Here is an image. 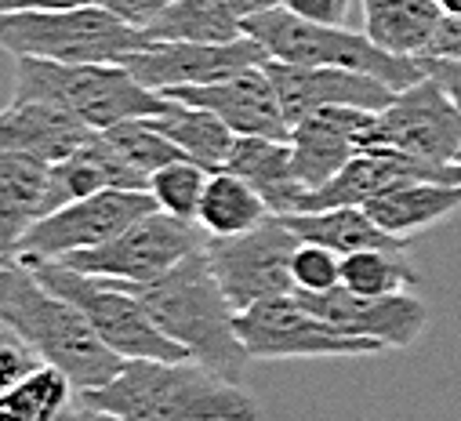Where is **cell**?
<instances>
[{
	"mask_svg": "<svg viewBox=\"0 0 461 421\" xmlns=\"http://www.w3.org/2000/svg\"><path fill=\"white\" fill-rule=\"evenodd\" d=\"M73 414L121 417V421H233L258 417L262 407L196 360H153L135 356L98 389H84L73 399Z\"/></svg>",
	"mask_w": 461,
	"mask_h": 421,
	"instance_id": "6da1fadb",
	"label": "cell"
},
{
	"mask_svg": "<svg viewBox=\"0 0 461 421\" xmlns=\"http://www.w3.org/2000/svg\"><path fill=\"white\" fill-rule=\"evenodd\" d=\"M113 283L131 291L142 301V309L153 316V324L171 342H178L189 353V360H196L200 367H207L225 381L244 385L251 356L237 338V324H233L237 309L221 294L203 247L189 251L182 262H175L167 273L153 280L142 283L113 280Z\"/></svg>",
	"mask_w": 461,
	"mask_h": 421,
	"instance_id": "7a4b0ae2",
	"label": "cell"
},
{
	"mask_svg": "<svg viewBox=\"0 0 461 421\" xmlns=\"http://www.w3.org/2000/svg\"><path fill=\"white\" fill-rule=\"evenodd\" d=\"M0 324L30 342L44 363L59 367L77 392L105 385L124 367V356L95 335L84 312L15 258L0 262Z\"/></svg>",
	"mask_w": 461,
	"mask_h": 421,
	"instance_id": "3957f363",
	"label": "cell"
},
{
	"mask_svg": "<svg viewBox=\"0 0 461 421\" xmlns=\"http://www.w3.org/2000/svg\"><path fill=\"white\" fill-rule=\"evenodd\" d=\"M12 98L51 102L95 131L160 113L167 102V94L146 87L124 62H55L33 55L15 58Z\"/></svg>",
	"mask_w": 461,
	"mask_h": 421,
	"instance_id": "277c9868",
	"label": "cell"
},
{
	"mask_svg": "<svg viewBox=\"0 0 461 421\" xmlns=\"http://www.w3.org/2000/svg\"><path fill=\"white\" fill-rule=\"evenodd\" d=\"M153 44L146 30L124 22L102 4L80 8H19L0 12V48L8 55H33L55 62H124L131 51Z\"/></svg>",
	"mask_w": 461,
	"mask_h": 421,
	"instance_id": "5b68a950",
	"label": "cell"
},
{
	"mask_svg": "<svg viewBox=\"0 0 461 421\" xmlns=\"http://www.w3.org/2000/svg\"><path fill=\"white\" fill-rule=\"evenodd\" d=\"M244 33L255 37L269 58L298 62V66H338V69L371 73L382 84H389L393 91H403L425 76L418 58L393 55V51L378 48L367 33H357L349 26L305 22V19L291 15L284 4L258 12V15H248Z\"/></svg>",
	"mask_w": 461,
	"mask_h": 421,
	"instance_id": "8992f818",
	"label": "cell"
},
{
	"mask_svg": "<svg viewBox=\"0 0 461 421\" xmlns=\"http://www.w3.org/2000/svg\"><path fill=\"white\" fill-rule=\"evenodd\" d=\"M23 265H30L51 291H59L62 298H69L84 312V320L95 327V335L113 353H117V356H124V360H135V356L185 360L189 356L178 342H171L153 324V316L142 309V301L131 291L117 287L113 280H102V276L69 269L62 262H23Z\"/></svg>",
	"mask_w": 461,
	"mask_h": 421,
	"instance_id": "52a82bcc",
	"label": "cell"
},
{
	"mask_svg": "<svg viewBox=\"0 0 461 421\" xmlns=\"http://www.w3.org/2000/svg\"><path fill=\"white\" fill-rule=\"evenodd\" d=\"M233 324L251 360H327V356L360 360L385 353V345L375 338L345 335L334 324H327L323 316H316L298 301L294 291L237 309Z\"/></svg>",
	"mask_w": 461,
	"mask_h": 421,
	"instance_id": "ba28073f",
	"label": "cell"
},
{
	"mask_svg": "<svg viewBox=\"0 0 461 421\" xmlns=\"http://www.w3.org/2000/svg\"><path fill=\"white\" fill-rule=\"evenodd\" d=\"M153 207L157 200L149 196V189H98V193L77 196L48 210L44 219H37L26 229V237L15 247V258L19 262H59L73 251L98 247Z\"/></svg>",
	"mask_w": 461,
	"mask_h": 421,
	"instance_id": "9c48e42d",
	"label": "cell"
},
{
	"mask_svg": "<svg viewBox=\"0 0 461 421\" xmlns=\"http://www.w3.org/2000/svg\"><path fill=\"white\" fill-rule=\"evenodd\" d=\"M203 244H207V233L196 222L175 219L167 210L153 207L142 219H135L131 226H124L113 240L87 247V251H73L59 262L69 269L102 276V280L142 283V280L167 273L175 262H182L189 251H196Z\"/></svg>",
	"mask_w": 461,
	"mask_h": 421,
	"instance_id": "30bf717a",
	"label": "cell"
},
{
	"mask_svg": "<svg viewBox=\"0 0 461 421\" xmlns=\"http://www.w3.org/2000/svg\"><path fill=\"white\" fill-rule=\"evenodd\" d=\"M302 240L287 229L280 215H269L262 226L237 233V237H207L203 251L211 273L233 309H248L262 298L291 294L294 273L291 258Z\"/></svg>",
	"mask_w": 461,
	"mask_h": 421,
	"instance_id": "8fae6325",
	"label": "cell"
},
{
	"mask_svg": "<svg viewBox=\"0 0 461 421\" xmlns=\"http://www.w3.org/2000/svg\"><path fill=\"white\" fill-rule=\"evenodd\" d=\"M371 146H396L421 160L457 164L461 153V110L443 94L432 76L396 91L385 110L375 113Z\"/></svg>",
	"mask_w": 461,
	"mask_h": 421,
	"instance_id": "7c38bea8",
	"label": "cell"
},
{
	"mask_svg": "<svg viewBox=\"0 0 461 421\" xmlns=\"http://www.w3.org/2000/svg\"><path fill=\"white\" fill-rule=\"evenodd\" d=\"M305 309L323 316L345 335L375 338L385 349H407L418 342V335L429 327V305L411 294H357L349 287H327V291H294Z\"/></svg>",
	"mask_w": 461,
	"mask_h": 421,
	"instance_id": "4fadbf2b",
	"label": "cell"
},
{
	"mask_svg": "<svg viewBox=\"0 0 461 421\" xmlns=\"http://www.w3.org/2000/svg\"><path fill=\"white\" fill-rule=\"evenodd\" d=\"M167 98H182L193 105H203L218 121H225L237 135H266V139H291V121L280 105V94L273 87V76L266 62L240 66L229 76H218L211 84L193 87H171L160 91Z\"/></svg>",
	"mask_w": 461,
	"mask_h": 421,
	"instance_id": "5bb4252c",
	"label": "cell"
},
{
	"mask_svg": "<svg viewBox=\"0 0 461 421\" xmlns=\"http://www.w3.org/2000/svg\"><path fill=\"white\" fill-rule=\"evenodd\" d=\"M269 55L255 37H237L225 44H196V40H153L124 58V66L153 91L171 87H193L211 84L218 76H229L240 66L266 62Z\"/></svg>",
	"mask_w": 461,
	"mask_h": 421,
	"instance_id": "9a60e30c",
	"label": "cell"
},
{
	"mask_svg": "<svg viewBox=\"0 0 461 421\" xmlns=\"http://www.w3.org/2000/svg\"><path fill=\"white\" fill-rule=\"evenodd\" d=\"M375 110L360 105H323L291 124V164L305 189H320L360 149L371 146Z\"/></svg>",
	"mask_w": 461,
	"mask_h": 421,
	"instance_id": "2e32d148",
	"label": "cell"
},
{
	"mask_svg": "<svg viewBox=\"0 0 461 421\" xmlns=\"http://www.w3.org/2000/svg\"><path fill=\"white\" fill-rule=\"evenodd\" d=\"M266 69L273 76V87L280 94V105L291 124L312 110H323V105H360V110L378 113L396 98L389 84H382L371 73H357V69L298 66V62H280V58H266Z\"/></svg>",
	"mask_w": 461,
	"mask_h": 421,
	"instance_id": "e0dca14e",
	"label": "cell"
},
{
	"mask_svg": "<svg viewBox=\"0 0 461 421\" xmlns=\"http://www.w3.org/2000/svg\"><path fill=\"white\" fill-rule=\"evenodd\" d=\"M95 135L84 121L59 110L51 102H26L12 98L0 110V149L12 153H33L48 164L66 160L77 146H84Z\"/></svg>",
	"mask_w": 461,
	"mask_h": 421,
	"instance_id": "ac0fdd59",
	"label": "cell"
},
{
	"mask_svg": "<svg viewBox=\"0 0 461 421\" xmlns=\"http://www.w3.org/2000/svg\"><path fill=\"white\" fill-rule=\"evenodd\" d=\"M225 171L240 175L273 215H294L305 203V185L294 175L291 164V142L287 139H266V135H237L229 149Z\"/></svg>",
	"mask_w": 461,
	"mask_h": 421,
	"instance_id": "d6986e66",
	"label": "cell"
},
{
	"mask_svg": "<svg viewBox=\"0 0 461 421\" xmlns=\"http://www.w3.org/2000/svg\"><path fill=\"white\" fill-rule=\"evenodd\" d=\"M98 189H146V178L109 146V139L102 131H95L66 160L51 164L44 215H48V210H55V207H62V203H69V200H77V196L98 193Z\"/></svg>",
	"mask_w": 461,
	"mask_h": 421,
	"instance_id": "ffe728a7",
	"label": "cell"
},
{
	"mask_svg": "<svg viewBox=\"0 0 461 421\" xmlns=\"http://www.w3.org/2000/svg\"><path fill=\"white\" fill-rule=\"evenodd\" d=\"M51 164L33 153L0 149V255L15 258L26 229L48 207Z\"/></svg>",
	"mask_w": 461,
	"mask_h": 421,
	"instance_id": "44dd1931",
	"label": "cell"
},
{
	"mask_svg": "<svg viewBox=\"0 0 461 421\" xmlns=\"http://www.w3.org/2000/svg\"><path fill=\"white\" fill-rule=\"evenodd\" d=\"M367 215L393 237L414 240L418 233L447 222L461 207V182H400L378 196H371Z\"/></svg>",
	"mask_w": 461,
	"mask_h": 421,
	"instance_id": "7402d4cb",
	"label": "cell"
},
{
	"mask_svg": "<svg viewBox=\"0 0 461 421\" xmlns=\"http://www.w3.org/2000/svg\"><path fill=\"white\" fill-rule=\"evenodd\" d=\"M287 222V229L298 240L309 244H323L338 255L349 251H364V247H393V251H407L411 240H400L393 233H385L371 215L367 207H353V203H338V207H312V210H294V215H280Z\"/></svg>",
	"mask_w": 461,
	"mask_h": 421,
	"instance_id": "603a6c76",
	"label": "cell"
},
{
	"mask_svg": "<svg viewBox=\"0 0 461 421\" xmlns=\"http://www.w3.org/2000/svg\"><path fill=\"white\" fill-rule=\"evenodd\" d=\"M439 22L443 12L436 0H364V33L393 55H429Z\"/></svg>",
	"mask_w": 461,
	"mask_h": 421,
	"instance_id": "cb8c5ba5",
	"label": "cell"
},
{
	"mask_svg": "<svg viewBox=\"0 0 461 421\" xmlns=\"http://www.w3.org/2000/svg\"><path fill=\"white\" fill-rule=\"evenodd\" d=\"M146 121L157 131H164L189 160H196L207 171H221L225 167L229 149H233V139H237V131L229 128L225 121H218L211 110L193 105V102H182V98H167L164 110L149 113Z\"/></svg>",
	"mask_w": 461,
	"mask_h": 421,
	"instance_id": "d4e9b609",
	"label": "cell"
},
{
	"mask_svg": "<svg viewBox=\"0 0 461 421\" xmlns=\"http://www.w3.org/2000/svg\"><path fill=\"white\" fill-rule=\"evenodd\" d=\"M273 210L266 207V200L233 171H211L200 207H196V226L207 237H237L248 233L255 226H262Z\"/></svg>",
	"mask_w": 461,
	"mask_h": 421,
	"instance_id": "484cf974",
	"label": "cell"
},
{
	"mask_svg": "<svg viewBox=\"0 0 461 421\" xmlns=\"http://www.w3.org/2000/svg\"><path fill=\"white\" fill-rule=\"evenodd\" d=\"M149 40H196L225 44L244 37V19L229 0H171V4L146 26Z\"/></svg>",
	"mask_w": 461,
	"mask_h": 421,
	"instance_id": "4316f807",
	"label": "cell"
},
{
	"mask_svg": "<svg viewBox=\"0 0 461 421\" xmlns=\"http://www.w3.org/2000/svg\"><path fill=\"white\" fill-rule=\"evenodd\" d=\"M77 385L51 363H41L30 371L15 389L0 396V417L15 421H55L62 414H73Z\"/></svg>",
	"mask_w": 461,
	"mask_h": 421,
	"instance_id": "83f0119b",
	"label": "cell"
},
{
	"mask_svg": "<svg viewBox=\"0 0 461 421\" xmlns=\"http://www.w3.org/2000/svg\"><path fill=\"white\" fill-rule=\"evenodd\" d=\"M418 283V269L403 251L393 247H364L341 255V287L357 294H400Z\"/></svg>",
	"mask_w": 461,
	"mask_h": 421,
	"instance_id": "f1b7e54d",
	"label": "cell"
},
{
	"mask_svg": "<svg viewBox=\"0 0 461 421\" xmlns=\"http://www.w3.org/2000/svg\"><path fill=\"white\" fill-rule=\"evenodd\" d=\"M207 175H211V171L200 167L196 160L178 157V160L157 167V171L146 178V189H149V196L157 200L160 210H167V215H175V219L196 222V207H200Z\"/></svg>",
	"mask_w": 461,
	"mask_h": 421,
	"instance_id": "f546056e",
	"label": "cell"
},
{
	"mask_svg": "<svg viewBox=\"0 0 461 421\" xmlns=\"http://www.w3.org/2000/svg\"><path fill=\"white\" fill-rule=\"evenodd\" d=\"M105 139H109V146L117 149L142 178H149L157 167H164V164H171V160H178V157H185L164 131H157L146 117H135V121H121V124H113V128H105L102 131Z\"/></svg>",
	"mask_w": 461,
	"mask_h": 421,
	"instance_id": "4dcf8cb0",
	"label": "cell"
},
{
	"mask_svg": "<svg viewBox=\"0 0 461 421\" xmlns=\"http://www.w3.org/2000/svg\"><path fill=\"white\" fill-rule=\"evenodd\" d=\"M291 273H294V291H327V287L341 283V255L323 244L302 240L294 247Z\"/></svg>",
	"mask_w": 461,
	"mask_h": 421,
	"instance_id": "1f68e13d",
	"label": "cell"
},
{
	"mask_svg": "<svg viewBox=\"0 0 461 421\" xmlns=\"http://www.w3.org/2000/svg\"><path fill=\"white\" fill-rule=\"evenodd\" d=\"M44 360L37 356V349L30 342H23L12 327L0 324V396L8 389H15L30 371H37Z\"/></svg>",
	"mask_w": 461,
	"mask_h": 421,
	"instance_id": "d6a6232c",
	"label": "cell"
},
{
	"mask_svg": "<svg viewBox=\"0 0 461 421\" xmlns=\"http://www.w3.org/2000/svg\"><path fill=\"white\" fill-rule=\"evenodd\" d=\"M349 4L353 0H284V8L305 22H320V26H345L349 19Z\"/></svg>",
	"mask_w": 461,
	"mask_h": 421,
	"instance_id": "836d02e7",
	"label": "cell"
},
{
	"mask_svg": "<svg viewBox=\"0 0 461 421\" xmlns=\"http://www.w3.org/2000/svg\"><path fill=\"white\" fill-rule=\"evenodd\" d=\"M421 62V73L425 76H432L439 87H443V94L457 105L461 110V58H447V55H421L418 58Z\"/></svg>",
	"mask_w": 461,
	"mask_h": 421,
	"instance_id": "e575fe53",
	"label": "cell"
},
{
	"mask_svg": "<svg viewBox=\"0 0 461 421\" xmlns=\"http://www.w3.org/2000/svg\"><path fill=\"white\" fill-rule=\"evenodd\" d=\"M102 8H109L113 15H121L124 22H131V26H139V30H146L171 0H98Z\"/></svg>",
	"mask_w": 461,
	"mask_h": 421,
	"instance_id": "d590c367",
	"label": "cell"
},
{
	"mask_svg": "<svg viewBox=\"0 0 461 421\" xmlns=\"http://www.w3.org/2000/svg\"><path fill=\"white\" fill-rule=\"evenodd\" d=\"M429 55L461 58V19H454V15H443V22H439V30H436V40H432Z\"/></svg>",
	"mask_w": 461,
	"mask_h": 421,
	"instance_id": "8d00e7d4",
	"label": "cell"
},
{
	"mask_svg": "<svg viewBox=\"0 0 461 421\" xmlns=\"http://www.w3.org/2000/svg\"><path fill=\"white\" fill-rule=\"evenodd\" d=\"M80 4H98V0H8L5 12H19V8H41V12H55V8H80Z\"/></svg>",
	"mask_w": 461,
	"mask_h": 421,
	"instance_id": "74e56055",
	"label": "cell"
},
{
	"mask_svg": "<svg viewBox=\"0 0 461 421\" xmlns=\"http://www.w3.org/2000/svg\"><path fill=\"white\" fill-rule=\"evenodd\" d=\"M233 4V12L240 15V19H248V15H258V12H269V8H280L284 0H229Z\"/></svg>",
	"mask_w": 461,
	"mask_h": 421,
	"instance_id": "f35d334b",
	"label": "cell"
},
{
	"mask_svg": "<svg viewBox=\"0 0 461 421\" xmlns=\"http://www.w3.org/2000/svg\"><path fill=\"white\" fill-rule=\"evenodd\" d=\"M436 4H439V12H443V15L461 19V0H436Z\"/></svg>",
	"mask_w": 461,
	"mask_h": 421,
	"instance_id": "ab89813d",
	"label": "cell"
},
{
	"mask_svg": "<svg viewBox=\"0 0 461 421\" xmlns=\"http://www.w3.org/2000/svg\"><path fill=\"white\" fill-rule=\"evenodd\" d=\"M5 4H8V0H0V12H5Z\"/></svg>",
	"mask_w": 461,
	"mask_h": 421,
	"instance_id": "60d3db41",
	"label": "cell"
},
{
	"mask_svg": "<svg viewBox=\"0 0 461 421\" xmlns=\"http://www.w3.org/2000/svg\"><path fill=\"white\" fill-rule=\"evenodd\" d=\"M457 167H461V153H457Z\"/></svg>",
	"mask_w": 461,
	"mask_h": 421,
	"instance_id": "b9f144b4",
	"label": "cell"
},
{
	"mask_svg": "<svg viewBox=\"0 0 461 421\" xmlns=\"http://www.w3.org/2000/svg\"><path fill=\"white\" fill-rule=\"evenodd\" d=\"M0 262H8V258H5V255H0Z\"/></svg>",
	"mask_w": 461,
	"mask_h": 421,
	"instance_id": "7bdbcfd3",
	"label": "cell"
}]
</instances>
